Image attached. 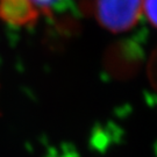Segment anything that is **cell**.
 <instances>
[{"label":"cell","mask_w":157,"mask_h":157,"mask_svg":"<svg viewBox=\"0 0 157 157\" xmlns=\"http://www.w3.org/2000/svg\"><path fill=\"white\" fill-rule=\"evenodd\" d=\"M143 61V49L135 40H124L109 47L105 57L107 72L114 78L127 79L139 71Z\"/></svg>","instance_id":"cell-2"},{"label":"cell","mask_w":157,"mask_h":157,"mask_svg":"<svg viewBox=\"0 0 157 157\" xmlns=\"http://www.w3.org/2000/svg\"><path fill=\"white\" fill-rule=\"evenodd\" d=\"M143 0H82L80 11L90 13L113 33H124L139 22Z\"/></svg>","instance_id":"cell-1"},{"label":"cell","mask_w":157,"mask_h":157,"mask_svg":"<svg viewBox=\"0 0 157 157\" xmlns=\"http://www.w3.org/2000/svg\"><path fill=\"white\" fill-rule=\"evenodd\" d=\"M39 10L40 14L54 17L56 13L65 11L73 4V0H30Z\"/></svg>","instance_id":"cell-4"},{"label":"cell","mask_w":157,"mask_h":157,"mask_svg":"<svg viewBox=\"0 0 157 157\" xmlns=\"http://www.w3.org/2000/svg\"><path fill=\"white\" fill-rule=\"evenodd\" d=\"M40 17L30 0H0V19L11 26H33Z\"/></svg>","instance_id":"cell-3"},{"label":"cell","mask_w":157,"mask_h":157,"mask_svg":"<svg viewBox=\"0 0 157 157\" xmlns=\"http://www.w3.org/2000/svg\"><path fill=\"white\" fill-rule=\"evenodd\" d=\"M148 76L152 86L157 90V48L154 50L148 64Z\"/></svg>","instance_id":"cell-6"},{"label":"cell","mask_w":157,"mask_h":157,"mask_svg":"<svg viewBox=\"0 0 157 157\" xmlns=\"http://www.w3.org/2000/svg\"><path fill=\"white\" fill-rule=\"evenodd\" d=\"M142 11L147 20L157 28V0H143Z\"/></svg>","instance_id":"cell-5"}]
</instances>
